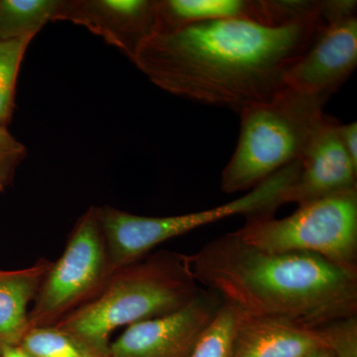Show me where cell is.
<instances>
[{"label": "cell", "mask_w": 357, "mask_h": 357, "mask_svg": "<svg viewBox=\"0 0 357 357\" xmlns=\"http://www.w3.org/2000/svg\"><path fill=\"white\" fill-rule=\"evenodd\" d=\"M321 10L323 0L283 24L208 20L155 33L132 62L174 96L239 114L285 88L289 70L326 23Z\"/></svg>", "instance_id": "cell-1"}, {"label": "cell", "mask_w": 357, "mask_h": 357, "mask_svg": "<svg viewBox=\"0 0 357 357\" xmlns=\"http://www.w3.org/2000/svg\"><path fill=\"white\" fill-rule=\"evenodd\" d=\"M197 283L252 318L318 328L357 312V273L307 252L271 253L225 234L185 255Z\"/></svg>", "instance_id": "cell-2"}, {"label": "cell", "mask_w": 357, "mask_h": 357, "mask_svg": "<svg viewBox=\"0 0 357 357\" xmlns=\"http://www.w3.org/2000/svg\"><path fill=\"white\" fill-rule=\"evenodd\" d=\"M201 292L185 255L159 253L115 271L91 299L53 326L96 356L109 357L116 328L178 311Z\"/></svg>", "instance_id": "cell-3"}, {"label": "cell", "mask_w": 357, "mask_h": 357, "mask_svg": "<svg viewBox=\"0 0 357 357\" xmlns=\"http://www.w3.org/2000/svg\"><path fill=\"white\" fill-rule=\"evenodd\" d=\"M330 98L285 86L271 100L241 110L238 142L223 169L222 191L231 194L252 190L281 169L300 161L325 119L324 107Z\"/></svg>", "instance_id": "cell-4"}, {"label": "cell", "mask_w": 357, "mask_h": 357, "mask_svg": "<svg viewBox=\"0 0 357 357\" xmlns=\"http://www.w3.org/2000/svg\"><path fill=\"white\" fill-rule=\"evenodd\" d=\"M234 234L267 252L312 253L357 273V189L301 206L290 217L248 218Z\"/></svg>", "instance_id": "cell-5"}, {"label": "cell", "mask_w": 357, "mask_h": 357, "mask_svg": "<svg viewBox=\"0 0 357 357\" xmlns=\"http://www.w3.org/2000/svg\"><path fill=\"white\" fill-rule=\"evenodd\" d=\"M96 208L79 218L64 253L50 268L28 314L29 328L51 326L91 299L112 276Z\"/></svg>", "instance_id": "cell-6"}, {"label": "cell", "mask_w": 357, "mask_h": 357, "mask_svg": "<svg viewBox=\"0 0 357 357\" xmlns=\"http://www.w3.org/2000/svg\"><path fill=\"white\" fill-rule=\"evenodd\" d=\"M222 304L202 291L178 311L129 326L110 342L109 357H188Z\"/></svg>", "instance_id": "cell-7"}, {"label": "cell", "mask_w": 357, "mask_h": 357, "mask_svg": "<svg viewBox=\"0 0 357 357\" xmlns=\"http://www.w3.org/2000/svg\"><path fill=\"white\" fill-rule=\"evenodd\" d=\"M357 66V14L338 16L323 26L302 57L289 70L288 88L331 98Z\"/></svg>", "instance_id": "cell-8"}, {"label": "cell", "mask_w": 357, "mask_h": 357, "mask_svg": "<svg viewBox=\"0 0 357 357\" xmlns=\"http://www.w3.org/2000/svg\"><path fill=\"white\" fill-rule=\"evenodd\" d=\"M96 213L112 274L140 261L159 244L210 222L206 211L164 218L140 217L110 206L96 208Z\"/></svg>", "instance_id": "cell-9"}, {"label": "cell", "mask_w": 357, "mask_h": 357, "mask_svg": "<svg viewBox=\"0 0 357 357\" xmlns=\"http://www.w3.org/2000/svg\"><path fill=\"white\" fill-rule=\"evenodd\" d=\"M326 115L300 160L301 171L283 197L301 206L357 189V167L345 151L338 126Z\"/></svg>", "instance_id": "cell-10"}, {"label": "cell", "mask_w": 357, "mask_h": 357, "mask_svg": "<svg viewBox=\"0 0 357 357\" xmlns=\"http://www.w3.org/2000/svg\"><path fill=\"white\" fill-rule=\"evenodd\" d=\"M156 3L151 0L61 1L55 20L86 26L133 61L143 42L157 31Z\"/></svg>", "instance_id": "cell-11"}, {"label": "cell", "mask_w": 357, "mask_h": 357, "mask_svg": "<svg viewBox=\"0 0 357 357\" xmlns=\"http://www.w3.org/2000/svg\"><path fill=\"white\" fill-rule=\"evenodd\" d=\"M319 4L316 0H161L156 4V33L208 20L283 24L312 13Z\"/></svg>", "instance_id": "cell-12"}, {"label": "cell", "mask_w": 357, "mask_h": 357, "mask_svg": "<svg viewBox=\"0 0 357 357\" xmlns=\"http://www.w3.org/2000/svg\"><path fill=\"white\" fill-rule=\"evenodd\" d=\"M321 347H326L321 328L243 314L230 357H304Z\"/></svg>", "instance_id": "cell-13"}, {"label": "cell", "mask_w": 357, "mask_h": 357, "mask_svg": "<svg viewBox=\"0 0 357 357\" xmlns=\"http://www.w3.org/2000/svg\"><path fill=\"white\" fill-rule=\"evenodd\" d=\"M51 263L40 260L20 271H0V345H20L29 328L27 307Z\"/></svg>", "instance_id": "cell-14"}, {"label": "cell", "mask_w": 357, "mask_h": 357, "mask_svg": "<svg viewBox=\"0 0 357 357\" xmlns=\"http://www.w3.org/2000/svg\"><path fill=\"white\" fill-rule=\"evenodd\" d=\"M57 0H0V41L36 36L50 20H55Z\"/></svg>", "instance_id": "cell-15"}, {"label": "cell", "mask_w": 357, "mask_h": 357, "mask_svg": "<svg viewBox=\"0 0 357 357\" xmlns=\"http://www.w3.org/2000/svg\"><path fill=\"white\" fill-rule=\"evenodd\" d=\"M20 347L30 357H98L83 342L53 325L28 328Z\"/></svg>", "instance_id": "cell-16"}, {"label": "cell", "mask_w": 357, "mask_h": 357, "mask_svg": "<svg viewBox=\"0 0 357 357\" xmlns=\"http://www.w3.org/2000/svg\"><path fill=\"white\" fill-rule=\"evenodd\" d=\"M241 317L238 310L222 302L188 357H230Z\"/></svg>", "instance_id": "cell-17"}, {"label": "cell", "mask_w": 357, "mask_h": 357, "mask_svg": "<svg viewBox=\"0 0 357 357\" xmlns=\"http://www.w3.org/2000/svg\"><path fill=\"white\" fill-rule=\"evenodd\" d=\"M33 37L0 41V126L13 114L16 79L26 49Z\"/></svg>", "instance_id": "cell-18"}, {"label": "cell", "mask_w": 357, "mask_h": 357, "mask_svg": "<svg viewBox=\"0 0 357 357\" xmlns=\"http://www.w3.org/2000/svg\"><path fill=\"white\" fill-rule=\"evenodd\" d=\"M326 347L335 357H357L356 316L338 319L321 326Z\"/></svg>", "instance_id": "cell-19"}, {"label": "cell", "mask_w": 357, "mask_h": 357, "mask_svg": "<svg viewBox=\"0 0 357 357\" xmlns=\"http://www.w3.org/2000/svg\"><path fill=\"white\" fill-rule=\"evenodd\" d=\"M26 156V147L0 126V190L6 187L16 167Z\"/></svg>", "instance_id": "cell-20"}, {"label": "cell", "mask_w": 357, "mask_h": 357, "mask_svg": "<svg viewBox=\"0 0 357 357\" xmlns=\"http://www.w3.org/2000/svg\"><path fill=\"white\" fill-rule=\"evenodd\" d=\"M340 140L344 145L345 151L351 157L352 163L357 167V123H340L338 126Z\"/></svg>", "instance_id": "cell-21"}, {"label": "cell", "mask_w": 357, "mask_h": 357, "mask_svg": "<svg viewBox=\"0 0 357 357\" xmlns=\"http://www.w3.org/2000/svg\"><path fill=\"white\" fill-rule=\"evenodd\" d=\"M0 357H30L20 345H0Z\"/></svg>", "instance_id": "cell-22"}, {"label": "cell", "mask_w": 357, "mask_h": 357, "mask_svg": "<svg viewBox=\"0 0 357 357\" xmlns=\"http://www.w3.org/2000/svg\"><path fill=\"white\" fill-rule=\"evenodd\" d=\"M304 357H335V356L328 347H321V349L310 352Z\"/></svg>", "instance_id": "cell-23"}]
</instances>
